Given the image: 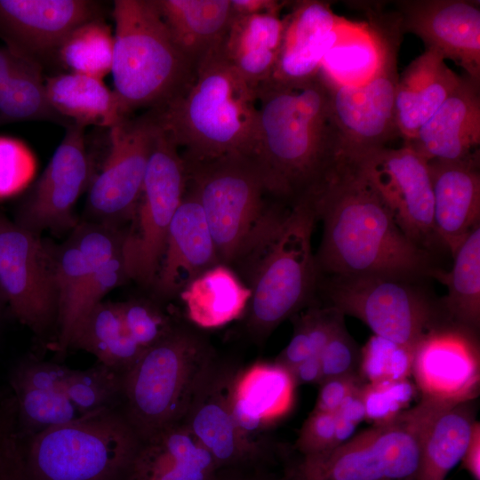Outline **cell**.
Wrapping results in <instances>:
<instances>
[{
    "label": "cell",
    "instance_id": "1",
    "mask_svg": "<svg viewBox=\"0 0 480 480\" xmlns=\"http://www.w3.org/2000/svg\"><path fill=\"white\" fill-rule=\"evenodd\" d=\"M323 222L316 254L319 272L331 276L428 274V252L408 238L356 160L340 156L308 194Z\"/></svg>",
    "mask_w": 480,
    "mask_h": 480
},
{
    "label": "cell",
    "instance_id": "2",
    "mask_svg": "<svg viewBox=\"0 0 480 480\" xmlns=\"http://www.w3.org/2000/svg\"><path fill=\"white\" fill-rule=\"evenodd\" d=\"M258 122L252 158L268 192L292 205L322 182L341 156L328 85L319 73L307 80H268L256 88Z\"/></svg>",
    "mask_w": 480,
    "mask_h": 480
},
{
    "label": "cell",
    "instance_id": "3",
    "mask_svg": "<svg viewBox=\"0 0 480 480\" xmlns=\"http://www.w3.org/2000/svg\"><path fill=\"white\" fill-rule=\"evenodd\" d=\"M220 47L197 65L183 90L149 109L186 160L252 157L253 153L256 88L223 58Z\"/></svg>",
    "mask_w": 480,
    "mask_h": 480
},
{
    "label": "cell",
    "instance_id": "4",
    "mask_svg": "<svg viewBox=\"0 0 480 480\" xmlns=\"http://www.w3.org/2000/svg\"><path fill=\"white\" fill-rule=\"evenodd\" d=\"M316 220L308 195L283 206L231 267L252 292L244 317L253 341L263 342L313 295L320 273L311 243Z\"/></svg>",
    "mask_w": 480,
    "mask_h": 480
},
{
    "label": "cell",
    "instance_id": "5",
    "mask_svg": "<svg viewBox=\"0 0 480 480\" xmlns=\"http://www.w3.org/2000/svg\"><path fill=\"white\" fill-rule=\"evenodd\" d=\"M114 89L123 112L156 108L191 81L196 68L174 44L155 0H115Z\"/></svg>",
    "mask_w": 480,
    "mask_h": 480
},
{
    "label": "cell",
    "instance_id": "6",
    "mask_svg": "<svg viewBox=\"0 0 480 480\" xmlns=\"http://www.w3.org/2000/svg\"><path fill=\"white\" fill-rule=\"evenodd\" d=\"M218 355L190 326L177 324L123 375L120 410L140 440L182 421Z\"/></svg>",
    "mask_w": 480,
    "mask_h": 480
},
{
    "label": "cell",
    "instance_id": "7",
    "mask_svg": "<svg viewBox=\"0 0 480 480\" xmlns=\"http://www.w3.org/2000/svg\"><path fill=\"white\" fill-rule=\"evenodd\" d=\"M452 404L420 398L388 421L354 435L338 447L302 456L287 480H416L423 441Z\"/></svg>",
    "mask_w": 480,
    "mask_h": 480
},
{
    "label": "cell",
    "instance_id": "8",
    "mask_svg": "<svg viewBox=\"0 0 480 480\" xmlns=\"http://www.w3.org/2000/svg\"><path fill=\"white\" fill-rule=\"evenodd\" d=\"M140 441L113 408L37 433L21 450L30 480H124Z\"/></svg>",
    "mask_w": 480,
    "mask_h": 480
},
{
    "label": "cell",
    "instance_id": "9",
    "mask_svg": "<svg viewBox=\"0 0 480 480\" xmlns=\"http://www.w3.org/2000/svg\"><path fill=\"white\" fill-rule=\"evenodd\" d=\"M184 161L188 187L205 215L220 262L232 267L284 203L269 195L251 156Z\"/></svg>",
    "mask_w": 480,
    "mask_h": 480
},
{
    "label": "cell",
    "instance_id": "10",
    "mask_svg": "<svg viewBox=\"0 0 480 480\" xmlns=\"http://www.w3.org/2000/svg\"><path fill=\"white\" fill-rule=\"evenodd\" d=\"M417 278L384 275L332 276L330 307L364 322L373 335L415 349L430 328L447 318Z\"/></svg>",
    "mask_w": 480,
    "mask_h": 480
},
{
    "label": "cell",
    "instance_id": "11",
    "mask_svg": "<svg viewBox=\"0 0 480 480\" xmlns=\"http://www.w3.org/2000/svg\"><path fill=\"white\" fill-rule=\"evenodd\" d=\"M187 183V168L180 151L158 126L132 224L125 233L123 247L130 278L145 285L154 284L168 228Z\"/></svg>",
    "mask_w": 480,
    "mask_h": 480
},
{
    "label": "cell",
    "instance_id": "12",
    "mask_svg": "<svg viewBox=\"0 0 480 480\" xmlns=\"http://www.w3.org/2000/svg\"><path fill=\"white\" fill-rule=\"evenodd\" d=\"M0 288L13 316L39 339L57 335L55 247L1 212Z\"/></svg>",
    "mask_w": 480,
    "mask_h": 480
},
{
    "label": "cell",
    "instance_id": "13",
    "mask_svg": "<svg viewBox=\"0 0 480 480\" xmlns=\"http://www.w3.org/2000/svg\"><path fill=\"white\" fill-rule=\"evenodd\" d=\"M157 128L148 109L108 129V154L88 188V221L121 228L132 219Z\"/></svg>",
    "mask_w": 480,
    "mask_h": 480
},
{
    "label": "cell",
    "instance_id": "14",
    "mask_svg": "<svg viewBox=\"0 0 480 480\" xmlns=\"http://www.w3.org/2000/svg\"><path fill=\"white\" fill-rule=\"evenodd\" d=\"M401 37L402 34H397L391 39L381 67L364 84L336 86L325 81L344 156L360 157L387 147L390 140L399 136L395 100Z\"/></svg>",
    "mask_w": 480,
    "mask_h": 480
},
{
    "label": "cell",
    "instance_id": "15",
    "mask_svg": "<svg viewBox=\"0 0 480 480\" xmlns=\"http://www.w3.org/2000/svg\"><path fill=\"white\" fill-rule=\"evenodd\" d=\"M356 161L404 234L428 250L437 242L428 161L410 146L381 148Z\"/></svg>",
    "mask_w": 480,
    "mask_h": 480
},
{
    "label": "cell",
    "instance_id": "16",
    "mask_svg": "<svg viewBox=\"0 0 480 480\" xmlns=\"http://www.w3.org/2000/svg\"><path fill=\"white\" fill-rule=\"evenodd\" d=\"M85 127L73 123L49 164L21 201L15 220L40 235L48 229H73L77 221L75 205L94 177L93 163L86 147Z\"/></svg>",
    "mask_w": 480,
    "mask_h": 480
},
{
    "label": "cell",
    "instance_id": "17",
    "mask_svg": "<svg viewBox=\"0 0 480 480\" xmlns=\"http://www.w3.org/2000/svg\"><path fill=\"white\" fill-rule=\"evenodd\" d=\"M241 371L232 361L218 356L203 377L182 423L206 448L219 469L268 460L270 443L256 444L238 430L232 413V395Z\"/></svg>",
    "mask_w": 480,
    "mask_h": 480
},
{
    "label": "cell",
    "instance_id": "18",
    "mask_svg": "<svg viewBox=\"0 0 480 480\" xmlns=\"http://www.w3.org/2000/svg\"><path fill=\"white\" fill-rule=\"evenodd\" d=\"M412 375L422 398L456 404L479 392L480 354L476 332L444 318L420 339Z\"/></svg>",
    "mask_w": 480,
    "mask_h": 480
},
{
    "label": "cell",
    "instance_id": "19",
    "mask_svg": "<svg viewBox=\"0 0 480 480\" xmlns=\"http://www.w3.org/2000/svg\"><path fill=\"white\" fill-rule=\"evenodd\" d=\"M93 0H0V39L16 55L43 67L55 61L63 40L77 27L104 19Z\"/></svg>",
    "mask_w": 480,
    "mask_h": 480
},
{
    "label": "cell",
    "instance_id": "20",
    "mask_svg": "<svg viewBox=\"0 0 480 480\" xmlns=\"http://www.w3.org/2000/svg\"><path fill=\"white\" fill-rule=\"evenodd\" d=\"M402 34L411 33L431 50L480 82V5L469 0L394 2Z\"/></svg>",
    "mask_w": 480,
    "mask_h": 480
},
{
    "label": "cell",
    "instance_id": "21",
    "mask_svg": "<svg viewBox=\"0 0 480 480\" xmlns=\"http://www.w3.org/2000/svg\"><path fill=\"white\" fill-rule=\"evenodd\" d=\"M220 263L205 215L188 187L170 223L155 280L160 295L170 298L194 278Z\"/></svg>",
    "mask_w": 480,
    "mask_h": 480
},
{
    "label": "cell",
    "instance_id": "22",
    "mask_svg": "<svg viewBox=\"0 0 480 480\" xmlns=\"http://www.w3.org/2000/svg\"><path fill=\"white\" fill-rule=\"evenodd\" d=\"M404 144L428 162L480 156V82L463 75L453 92Z\"/></svg>",
    "mask_w": 480,
    "mask_h": 480
},
{
    "label": "cell",
    "instance_id": "23",
    "mask_svg": "<svg viewBox=\"0 0 480 480\" xmlns=\"http://www.w3.org/2000/svg\"><path fill=\"white\" fill-rule=\"evenodd\" d=\"M437 242L454 254L480 225V156L462 161L428 162Z\"/></svg>",
    "mask_w": 480,
    "mask_h": 480
},
{
    "label": "cell",
    "instance_id": "24",
    "mask_svg": "<svg viewBox=\"0 0 480 480\" xmlns=\"http://www.w3.org/2000/svg\"><path fill=\"white\" fill-rule=\"evenodd\" d=\"M219 468L180 421L140 441L124 480H216Z\"/></svg>",
    "mask_w": 480,
    "mask_h": 480
},
{
    "label": "cell",
    "instance_id": "25",
    "mask_svg": "<svg viewBox=\"0 0 480 480\" xmlns=\"http://www.w3.org/2000/svg\"><path fill=\"white\" fill-rule=\"evenodd\" d=\"M295 386L291 372L276 363L241 369L232 395V413L240 433L253 444H267L263 432L289 412Z\"/></svg>",
    "mask_w": 480,
    "mask_h": 480
},
{
    "label": "cell",
    "instance_id": "26",
    "mask_svg": "<svg viewBox=\"0 0 480 480\" xmlns=\"http://www.w3.org/2000/svg\"><path fill=\"white\" fill-rule=\"evenodd\" d=\"M284 16L285 28L279 57L272 77L280 83L309 79L320 71L339 15L328 2H292Z\"/></svg>",
    "mask_w": 480,
    "mask_h": 480
},
{
    "label": "cell",
    "instance_id": "27",
    "mask_svg": "<svg viewBox=\"0 0 480 480\" xmlns=\"http://www.w3.org/2000/svg\"><path fill=\"white\" fill-rule=\"evenodd\" d=\"M125 232L118 227L84 220L77 223L68 240L55 248L57 329L89 277L104 262L123 252Z\"/></svg>",
    "mask_w": 480,
    "mask_h": 480
},
{
    "label": "cell",
    "instance_id": "28",
    "mask_svg": "<svg viewBox=\"0 0 480 480\" xmlns=\"http://www.w3.org/2000/svg\"><path fill=\"white\" fill-rule=\"evenodd\" d=\"M462 80L437 52L425 50L399 75L396 122L404 143L411 141L423 124L453 92Z\"/></svg>",
    "mask_w": 480,
    "mask_h": 480
},
{
    "label": "cell",
    "instance_id": "29",
    "mask_svg": "<svg viewBox=\"0 0 480 480\" xmlns=\"http://www.w3.org/2000/svg\"><path fill=\"white\" fill-rule=\"evenodd\" d=\"M284 28L285 19L280 14L232 17L220 52L248 84L257 88L273 76Z\"/></svg>",
    "mask_w": 480,
    "mask_h": 480
},
{
    "label": "cell",
    "instance_id": "30",
    "mask_svg": "<svg viewBox=\"0 0 480 480\" xmlns=\"http://www.w3.org/2000/svg\"><path fill=\"white\" fill-rule=\"evenodd\" d=\"M177 48L196 68L218 49L232 20L230 0H155Z\"/></svg>",
    "mask_w": 480,
    "mask_h": 480
},
{
    "label": "cell",
    "instance_id": "31",
    "mask_svg": "<svg viewBox=\"0 0 480 480\" xmlns=\"http://www.w3.org/2000/svg\"><path fill=\"white\" fill-rule=\"evenodd\" d=\"M179 295L192 324L213 329L244 316L252 292L233 268L219 263L194 278Z\"/></svg>",
    "mask_w": 480,
    "mask_h": 480
},
{
    "label": "cell",
    "instance_id": "32",
    "mask_svg": "<svg viewBox=\"0 0 480 480\" xmlns=\"http://www.w3.org/2000/svg\"><path fill=\"white\" fill-rule=\"evenodd\" d=\"M44 87L52 108L72 123L110 129L128 117L102 79L60 73L45 78Z\"/></svg>",
    "mask_w": 480,
    "mask_h": 480
},
{
    "label": "cell",
    "instance_id": "33",
    "mask_svg": "<svg viewBox=\"0 0 480 480\" xmlns=\"http://www.w3.org/2000/svg\"><path fill=\"white\" fill-rule=\"evenodd\" d=\"M80 349L121 374L128 372L145 351L128 333L118 302L100 301L76 323L68 349Z\"/></svg>",
    "mask_w": 480,
    "mask_h": 480
},
{
    "label": "cell",
    "instance_id": "34",
    "mask_svg": "<svg viewBox=\"0 0 480 480\" xmlns=\"http://www.w3.org/2000/svg\"><path fill=\"white\" fill-rule=\"evenodd\" d=\"M452 257L451 270L432 268L428 276L447 288L440 303L445 316L476 332L480 324V225L465 237Z\"/></svg>",
    "mask_w": 480,
    "mask_h": 480
},
{
    "label": "cell",
    "instance_id": "35",
    "mask_svg": "<svg viewBox=\"0 0 480 480\" xmlns=\"http://www.w3.org/2000/svg\"><path fill=\"white\" fill-rule=\"evenodd\" d=\"M474 401L452 405L436 417L422 444L416 480H444L461 461L476 420Z\"/></svg>",
    "mask_w": 480,
    "mask_h": 480
},
{
    "label": "cell",
    "instance_id": "36",
    "mask_svg": "<svg viewBox=\"0 0 480 480\" xmlns=\"http://www.w3.org/2000/svg\"><path fill=\"white\" fill-rule=\"evenodd\" d=\"M42 70L29 63L0 86V126L24 121H49L66 127L73 124L50 105Z\"/></svg>",
    "mask_w": 480,
    "mask_h": 480
},
{
    "label": "cell",
    "instance_id": "37",
    "mask_svg": "<svg viewBox=\"0 0 480 480\" xmlns=\"http://www.w3.org/2000/svg\"><path fill=\"white\" fill-rule=\"evenodd\" d=\"M114 32L104 19L75 28L60 45L55 62L68 72L102 79L111 72Z\"/></svg>",
    "mask_w": 480,
    "mask_h": 480
},
{
    "label": "cell",
    "instance_id": "38",
    "mask_svg": "<svg viewBox=\"0 0 480 480\" xmlns=\"http://www.w3.org/2000/svg\"><path fill=\"white\" fill-rule=\"evenodd\" d=\"M10 384L14 392L16 419L23 436L30 437L82 415L63 390L11 378Z\"/></svg>",
    "mask_w": 480,
    "mask_h": 480
},
{
    "label": "cell",
    "instance_id": "39",
    "mask_svg": "<svg viewBox=\"0 0 480 480\" xmlns=\"http://www.w3.org/2000/svg\"><path fill=\"white\" fill-rule=\"evenodd\" d=\"M123 374L97 363L84 370L68 369L64 390L83 415L104 409L120 408Z\"/></svg>",
    "mask_w": 480,
    "mask_h": 480
},
{
    "label": "cell",
    "instance_id": "40",
    "mask_svg": "<svg viewBox=\"0 0 480 480\" xmlns=\"http://www.w3.org/2000/svg\"><path fill=\"white\" fill-rule=\"evenodd\" d=\"M414 350L372 335L361 348L358 375L364 383L408 379L412 375Z\"/></svg>",
    "mask_w": 480,
    "mask_h": 480
},
{
    "label": "cell",
    "instance_id": "41",
    "mask_svg": "<svg viewBox=\"0 0 480 480\" xmlns=\"http://www.w3.org/2000/svg\"><path fill=\"white\" fill-rule=\"evenodd\" d=\"M36 169V157L25 142L0 136V199L15 196L29 188Z\"/></svg>",
    "mask_w": 480,
    "mask_h": 480
},
{
    "label": "cell",
    "instance_id": "42",
    "mask_svg": "<svg viewBox=\"0 0 480 480\" xmlns=\"http://www.w3.org/2000/svg\"><path fill=\"white\" fill-rule=\"evenodd\" d=\"M124 326L144 350L164 340L176 326L159 307L146 300L118 302Z\"/></svg>",
    "mask_w": 480,
    "mask_h": 480
},
{
    "label": "cell",
    "instance_id": "43",
    "mask_svg": "<svg viewBox=\"0 0 480 480\" xmlns=\"http://www.w3.org/2000/svg\"><path fill=\"white\" fill-rule=\"evenodd\" d=\"M417 388L408 379L364 383L362 391L365 420L372 424L390 420L404 411Z\"/></svg>",
    "mask_w": 480,
    "mask_h": 480
},
{
    "label": "cell",
    "instance_id": "44",
    "mask_svg": "<svg viewBox=\"0 0 480 480\" xmlns=\"http://www.w3.org/2000/svg\"><path fill=\"white\" fill-rule=\"evenodd\" d=\"M360 356L361 348L341 324L320 354L323 381L358 375Z\"/></svg>",
    "mask_w": 480,
    "mask_h": 480
},
{
    "label": "cell",
    "instance_id": "45",
    "mask_svg": "<svg viewBox=\"0 0 480 480\" xmlns=\"http://www.w3.org/2000/svg\"><path fill=\"white\" fill-rule=\"evenodd\" d=\"M335 427L334 413L312 411L299 432L294 448L301 456L316 455L332 450Z\"/></svg>",
    "mask_w": 480,
    "mask_h": 480
},
{
    "label": "cell",
    "instance_id": "46",
    "mask_svg": "<svg viewBox=\"0 0 480 480\" xmlns=\"http://www.w3.org/2000/svg\"><path fill=\"white\" fill-rule=\"evenodd\" d=\"M364 382L358 375L338 377L324 380L313 412L335 413L345 398Z\"/></svg>",
    "mask_w": 480,
    "mask_h": 480
},
{
    "label": "cell",
    "instance_id": "47",
    "mask_svg": "<svg viewBox=\"0 0 480 480\" xmlns=\"http://www.w3.org/2000/svg\"><path fill=\"white\" fill-rule=\"evenodd\" d=\"M0 480H30L15 428L0 444Z\"/></svg>",
    "mask_w": 480,
    "mask_h": 480
},
{
    "label": "cell",
    "instance_id": "48",
    "mask_svg": "<svg viewBox=\"0 0 480 480\" xmlns=\"http://www.w3.org/2000/svg\"><path fill=\"white\" fill-rule=\"evenodd\" d=\"M313 356L306 324L300 316L295 323L293 335L275 363L291 372L296 365Z\"/></svg>",
    "mask_w": 480,
    "mask_h": 480
},
{
    "label": "cell",
    "instance_id": "49",
    "mask_svg": "<svg viewBox=\"0 0 480 480\" xmlns=\"http://www.w3.org/2000/svg\"><path fill=\"white\" fill-rule=\"evenodd\" d=\"M277 0H230L232 17L257 14H280L287 4Z\"/></svg>",
    "mask_w": 480,
    "mask_h": 480
},
{
    "label": "cell",
    "instance_id": "50",
    "mask_svg": "<svg viewBox=\"0 0 480 480\" xmlns=\"http://www.w3.org/2000/svg\"><path fill=\"white\" fill-rule=\"evenodd\" d=\"M295 385L318 384L323 382L320 356H311L296 365L291 372Z\"/></svg>",
    "mask_w": 480,
    "mask_h": 480
},
{
    "label": "cell",
    "instance_id": "51",
    "mask_svg": "<svg viewBox=\"0 0 480 480\" xmlns=\"http://www.w3.org/2000/svg\"><path fill=\"white\" fill-rule=\"evenodd\" d=\"M461 462L474 480H480V424L477 420L474 423L471 438Z\"/></svg>",
    "mask_w": 480,
    "mask_h": 480
},
{
    "label": "cell",
    "instance_id": "52",
    "mask_svg": "<svg viewBox=\"0 0 480 480\" xmlns=\"http://www.w3.org/2000/svg\"><path fill=\"white\" fill-rule=\"evenodd\" d=\"M261 464H252L219 471L216 480H270L260 471Z\"/></svg>",
    "mask_w": 480,
    "mask_h": 480
},
{
    "label": "cell",
    "instance_id": "53",
    "mask_svg": "<svg viewBox=\"0 0 480 480\" xmlns=\"http://www.w3.org/2000/svg\"><path fill=\"white\" fill-rule=\"evenodd\" d=\"M29 63L34 62L16 55L5 46H0V86L14 73Z\"/></svg>",
    "mask_w": 480,
    "mask_h": 480
},
{
    "label": "cell",
    "instance_id": "54",
    "mask_svg": "<svg viewBox=\"0 0 480 480\" xmlns=\"http://www.w3.org/2000/svg\"><path fill=\"white\" fill-rule=\"evenodd\" d=\"M16 419L14 400L10 404H0V444L14 428Z\"/></svg>",
    "mask_w": 480,
    "mask_h": 480
},
{
    "label": "cell",
    "instance_id": "55",
    "mask_svg": "<svg viewBox=\"0 0 480 480\" xmlns=\"http://www.w3.org/2000/svg\"><path fill=\"white\" fill-rule=\"evenodd\" d=\"M5 305H6V301L4 300V294H3L2 291H1V288H0V322H1V319H2L3 310H4V308Z\"/></svg>",
    "mask_w": 480,
    "mask_h": 480
}]
</instances>
